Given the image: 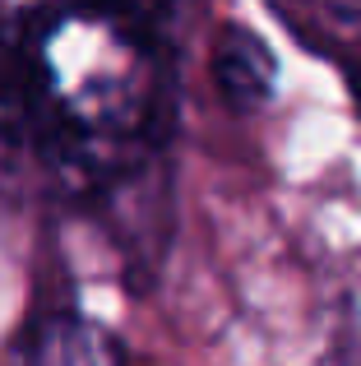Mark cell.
Listing matches in <instances>:
<instances>
[{
	"mask_svg": "<svg viewBox=\"0 0 361 366\" xmlns=\"http://www.w3.org/2000/svg\"><path fill=\"white\" fill-rule=\"evenodd\" d=\"M172 121L176 51L153 14H0V195L98 199L163 149Z\"/></svg>",
	"mask_w": 361,
	"mask_h": 366,
	"instance_id": "6da1fadb",
	"label": "cell"
},
{
	"mask_svg": "<svg viewBox=\"0 0 361 366\" xmlns=\"http://www.w3.org/2000/svg\"><path fill=\"white\" fill-rule=\"evenodd\" d=\"M19 366H126L116 339L79 311H56L28 330Z\"/></svg>",
	"mask_w": 361,
	"mask_h": 366,
	"instance_id": "7a4b0ae2",
	"label": "cell"
},
{
	"mask_svg": "<svg viewBox=\"0 0 361 366\" xmlns=\"http://www.w3.org/2000/svg\"><path fill=\"white\" fill-rule=\"evenodd\" d=\"M213 84L223 89V98L241 112H255L273 98L278 84V61H273L269 42L250 28L232 24L213 46Z\"/></svg>",
	"mask_w": 361,
	"mask_h": 366,
	"instance_id": "3957f363",
	"label": "cell"
},
{
	"mask_svg": "<svg viewBox=\"0 0 361 366\" xmlns=\"http://www.w3.org/2000/svg\"><path fill=\"white\" fill-rule=\"evenodd\" d=\"M352 93H357V107H361V65L352 70Z\"/></svg>",
	"mask_w": 361,
	"mask_h": 366,
	"instance_id": "277c9868",
	"label": "cell"
}]
</instances>
